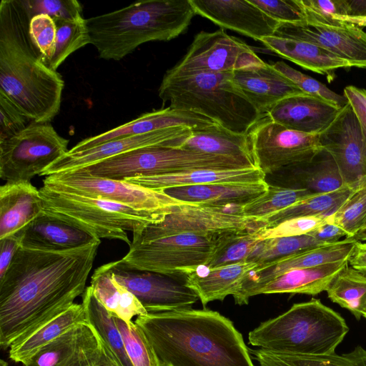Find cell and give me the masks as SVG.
Returning <instances> with one entry per match:
<instances>
[{
  "mask_svg": "<svg viewBox=\"0 0 366 366\" xmlns=\"http://www.w3.org/2000/svg\"><path fill=\"white\" fill-rule=\"evenodd\" d=\"M197 14L222 29H230L256 41L274 36L280 23L250 0H190Z\"/></svg>",
  "mask_w": 366,
  "mask_h": 366,
  "instance_id": "obj_20",
  "label": "cell"
},
{
  "mask_svg": "<svg viewBox=\"0 0 366 366\" xmlns=\"http://www.w3.org/2000/svg\"><path fill=\"white\" fill-rule=\"evenodd\" d=\"M233 81L262 116L280 101L305 94L291 80L264 61L233 71Z\"/></svg>",
  "mask_w": 366,
  "mask_h": 366,
  "instance_id": "obj_24",
  "label": "cell"
},
{
  "mask_svg": "<svg viewBox=\"0 0 366 366\" xmlns=\"http://www.w3.org/2000/svg\"><path fill=\"white\" fill-rule=\"evenodd\" d=\"M196 14L190 0H148L85 20L99 58L119 61L142 44L177 37Z\"/></svg>",
  "mask_w": 366,
  "mask_h": 366,
  "instance_id": "obj_4",
  "label": "cell"
},
{
  "mask_svg": "<svg viewBox=\"0 0 366 366\" xmlns=\"http://www.w3.org/2000/svg\"><path fill=\"white\" fill-rule=\"evenodd\" d=\"M272 65L306 94L325 100L340 108L348 103L344 95L337 94L324 84L296 70L282 61H276Z\"/></svg>",
  "mask_w": 366,
  "mask_h": 366,
  "instance_id": "obj_47",
  "label": "cell"
},
{
  "mask_svg": "<svg viewBox=\"0 0 366 366\" xmlns=\"http://www.w3.org/2000/svg\"><path fill=\"white\" fill-rule=\"evenodd\" d=\"M191 134L192 129L189 127H173L144 134L113 139L77 153L67 152L40 175L47 177L81 169L112 157L143 147L161 146L180 148Z\"/></svg>",
  "mask_w": 366,
  "mask_h": 366,
  "instance_id": "obj_18",
  "label": "cell"
},
{
  "mask_svg": "<svg viewBox=\"0 0 366 366\" xmlns=\"http://www.w3.org/2000/svg\"><path fill=\"white\" fill-rule=\"evenodd\" d=\"M274 36L316 44L352 66L366 69V31L352 24L336 19L328 23L280 24Z\"/></svg>",
  "mask_w": 366,
  "mask_h": 366,
  "instance_id": "obj_16",
  "label": "cell"
},
{
  "mask_svg": "<svg viewBox=\"0 0 366 366\" xmlns=\"http://www.w3.org/2000/svg\"><path fill=\"white\" fill-rule=\"evenodd\" d=\"M309 234L260 240L247 259L259 264L272 262L308 249L325 246Z\"/></svg>",
  "mask_w": 366,
  "mask_h": 366,
  "instance_id": "obj_41",
  "label": "cell"
},
{
  "mask_svg": "<svg viewBox=\"0 0 366 366\" xmlns=\"http://www.w3.org/2000/svg\"><path fill=\"white\" fill-rule=\"evenodd\" d=\"M259 41L269 51L303 69L325 76L329 82L335 76V71L352 66L345 60L316 44L301 40L271 36Z\"/></svg>",
  "mask_w": 366,
  "mask_h": 366,
  "instance_id": "obj_29",
  "label": "cell"
},
{
  "mask_svg": "<svg viewBox=\"0 0 366 366\" xmlns=\"http://www.w3.org/2000/svg\"><path fill=\"white\" fill-rule=\"evenodd\" d=\"M21 247L49 252H64L100 242L91 232L43 211L18 232Z\"/></svg>",
  "mask_w": 366,
  "mask_h": 366,
  "instance_id": "obj_22",
  "label": "cell"
},
{
  "mask_svg": "<svg viewBox=\"0 0 366 366\" xmlns=\"http://www.w3.org/2000/svg\"><path fill=\"white\" fill-rule=\"evenodd\" d=\"M354 238L360 242L366 241V226H365L362 229H360L354 236Z\"/></svg>",
  "mask_w": 366,
  "mask_h": 366,
  "instance_id": "obj_60",
  "label": "cell"
},
{
  "mask_svg": "<svg viewBox=\"0 0 366 366\" xmlns=\"http://www.w3.org/2000/svg\"><path fill=\"white\" fill-rule=\"evenodd\" d=\"M29 31L34 46L46 63L55 49L56 28L54 19L45 14L36 15L30 19Z\"/></svg>",
  "mask_w": 366,
  "mask_h": 366,
  "instance_id": "obj_50",
  "label": "cell"
},
{
  "mask_svg": "<svg viewBox=\"0 0 366 366\" xmlns=\"http://www.w3.org/2000/svg\"><path fill=\"white\" fill-rule=\"evenodd\" d=\"M87 322L82 304L74 303L61 315L48 322L24 341L11 345L9 358L24 364L41 347L78 325Z\"/></svg>",
  "mask_w": 366,
  "mask_h": 366,
  "instance_id": "obj_34",
  "label": "cell"
},
{
  "mask_svg": "<svg viewBox=\"0 0 366 366\" xmlns=\"http://www.w3.org/2000/svg\"><path fill=\"white\" fill-rule=\"evenodd\" d=\"M256 230H240L222 233L206 267H217L247 261L259 241Z\"/></svg>",
  "mask_w": 366,
  "mask_h": 366,
  "instance_id": "obj_43",
  "label": "cell"
},
{
  "mask_svg": "<svg viewBox=\"0 0 366 366\" xmlns=\"http://www.w3.org/2000/svg\"><path fill=\"white\" fill-rule=\"evenodd\" d=\"M60 366H118L107 345L88 322L78 326L75 350Z\"/></svg>",
  "mask_w": 366,
  "mask_h": 366,
  "instance_id": "obj_39",
  "label": "cell"
},
{
  "mask_svg": "<svg viewBox=\"0 0 366 366\" xmlns=\"http://www.w3.org/2000/svg\"><path fill=\"white\" fill-rule=\"evenodd\" d=\"M357 187L344 186L334 192L316 194L272 214L262 222L264 227H272L293 218L332 215L341 207Z\"/></svg>",
  "mask_w": 366,
  "mask_h": 366,
  "instance_id": "obj_37",
  "label": "cell"
},
{
  "mask_svg": "<svg viewBox=\"0 0 366 366\" xmlns=\"http://www.w3.org/2000/svg\"><path fill=\"white\" fill-rule=\"evenodd\" d=\"M258 264L253 262H240L217 267H199L187 271L184 274L185 284L199 297L202 304L222 301L228 295L234 296L242 282Z\"/></svg>",
  "mask_w": 366,
  "mask_h": 366,
  "instance_id": "obj_27",
  "label": "cell"
},
{
  "mask_svg": "<svg viewBox=\"0 0 366 366\" xmlns=\"http://www.w3.org/2000/svg\"><path fill=\"white\" fill-rule=\"evenodd\" d=\"M107 265L116 280L138 299L147 312L191 308L199 300L177 277L137 269L122 259Z\"/></svg>",
  "mask_w": 366,
  "mask_h": 366,
  "instance_id": "obj_15",
  "label": "cell"
},
{
  "mask_svg": "<svg viewBox=\"0 0 366 366\" xmlns=\"http://www.w3.org/2000/svg\"><path fill=\"white\" fill-rule=\"evenodd\" d=\"M90 286L99 302L112 315L127 323L135 316L147 314L138 299L116 280L107 264L95 269Z\"/></svg>",
  "mask_w": 366,
  "mask_h": 366,
  "instance_id": "obj_33",
  "label": "cell"
},
{
  "mask_svg": "<svg viewBox=\"0 0 366 366\" xmlns=\"http://www.w3.org/2000/svg\"><path fill=\"white\" fill-rule=\"evenodd\" d=\"M69 142L50 123L31 122L0 142V177L6 182H30L69 151Z\"/></svg>",
  "mask_w": 366,
  "mask_h": 366,
  "instance_id": "obj_9",
  "label": "cell"
},
{
  "mask_svg": "<svg viewBox=\"0 0 366 366\" xmlns=\"http://www.w3.org/2000/svg\"><path fill=\"white\" fill-rule=\"evenodd\" d=\"M78 326L74 327L41 347L24 366H60L75 350Z\"/></svg>",
  "mask_w": 366,
  "mask_h": 366,
  "instance_id": "obj_46",
  "label": "cell"
},
{
  "mask_svg": "<svg viewBox=\"0 0 366 366\" xmlns=\"http://www.w3.org/2000/svg\"><path fill=\"white\" fill-rule=\"evenodd\" d=\"M265 180L259 168L237 169H202L150 177H136L125 181L147 188L162 190L167 188L214 183H252Z\"/></svg>",
  "mask_w": 366,
  "mask_h": 366,
  "instance_id": "obj_30",
  "label": "cell"
},
{
  "mask_svg": "<svg viewBox=\"0 0 366 366\" xmlns=\"http://www.w3.org/2000/svg\"><path fill=\"white\" fill-rule=\"evenodd\" d=\"M264 181L252 183H214L162 189L171 197L187 204L202 206H244L268 189Z\"/></svg>",
  "mask_w": 366,
  "mask_h": 366,
  "instance_id": "obj_26",
  "label": "cell"
},
{
  "mask_svg": "<svg viewBox=\"0 0 366 366\" xmlns=\"http://www.w3.org/2000/svg\"><path fill=\"white\" fill-rule=\"evenodd\" d=\"M29 122L31 121L0 91V142L21 132Z\"/></svg>",
  "mask_w": 366,
  "mask_h": 366,
  "instance_id": "obj_52",
  "label": "cell"
},
{
  "mask_svg": "<svg viewBox=\"0 0 366 366\" xmlns=\"http://www.w3.org/2000/svg\"><path fill=\"white\" fill-rule=\"evenodd\" d=\"M330 216L293 218L284 221L272 227L259 229L254 234L257 241L274 237L307 234L313 229L328 221Z\"/></svg>",
  "mask_w": 366,
  "mask_h": 366,
  "instance_id": "obj_49",
  "label": "cell"
},
{
  "mask_svg": "<svg viewBox=\"0 0 366 366\" xmlns=\"http://www.w3.org/2000/svg\"><path fill=\"white\" fill-rule=\"evenodd\" d=\"M268 185L262 195L242 207L244 216L262 222L272 214L316 194L306 189Z\"/></svg>",
  "mask_w": 366,
  "mask_h": 366,
  "instance_id": "obj_40",
  "label": "cell"
},
{
  "mask_svg": "<svg viewBox=\"0 0 366 366\" xmlns=\"http://www.w3.org/2000/svg\"><path fill=\"white\" fill-rule=\"evenodd\" d=\"M348 264L366 276V242H356Z\"/></svg>",
  "mask_w": 366,
  "mask_h": 366,
  "instance_id": "obj_57",
  "label": "cell"
},
{
  "mask_svg": "<svg viewBox=\"0 0 366 366\" xmlns=\"http://www.w3.org/2000/svg\"><path fill=\"white\" fill-rule=\"evenodd\" d=\"M100 242L64 252L21 247L0 279V345L18 344L82 295Z\"/></svg>",
  "mask_w": 366,
  "mask_h": 366,
  "instance_id": "obj_1",
  "label": "cell"
},
{
  "mask_svg": "<svg viewBox=\"0 0 366 366\" xmlns=\"http://www.w3.org/2000/svg\"><path fill=\"white\" fill-rule=\"evenodd\" d=\"M0 366H8V364L4 360H0Z\"/></svg>",
  "mask_w": 366,
  "mask_h": 366,
  "instance_id": "obj_61",
  "label": "cell"
},
{
  "mask_svg": "<svg viewBox=\"0 0 366 366\" xmlns=\"http://www.w3.org/2000/svg\"><path fill=\"white\" fill-rule=\"evenodd\" d=\"M269 16L280 24H300L306 21L300 0H250Z\"/></svg>",
  "mask_w": 366,
  "mask_h": 366,
  "instance_id": "obj_51",
  "label": "cell"
},
{
  "mask_svg": "<svg viewBox=\"0 0 366 366\" xmlns=\"http://www.w3.org/2000/svg\"><path fill=\"white\" fill-rule=\"evenodd\" d=\"M81 304L87 322L109 347L118 366H133L113 316L96 298L90 285L82 295Z\"/></svg>",
  "mask_w": 366,
  "mask_h": 366,
  "instance_id": "obj_36",
  "label": "cell"
},
{
  "mask_svg": "<svg viewBox=\"0 0 366 366\" xmlns=\"http://www.w3.org/2000/svg\"><path fill=\"white\" fill-rule=\"evenodd\" d=\"M329 299L349 310L360 320L366 310V276L349 264L327 290Z\"/></svg>",
  "mask_w": 366,
  "mask_h": 366,
  "instance_id": "obj_38",
  "label": "cell"
},
{
  "mask_svg": "<svg viewBox=\"0 0 366 366\" xmlns=\"http://www.w3.org/2000/svg\"><path fill=\"white\" fill-rule=\"evenodd\" d=\"M347 16H366V0H346Z\"/></svg>",
  "mask_w": 366,
  "mask_h": 366,
  "instance_id": "obj_58",
  "label": "cell"
},
{
  "mask_svg": "<svg viewBox=\"0 0 366 366\" xmlns=\"http://www.w3.org/2000/svg\"><path fill=\"white\" fill-rule=\"evenodd\" d=\"M362 317H364L366 319V310H365V312L363 313Z\"/></svg>",
  "mask_w": 366,
  "mask_h": 366,
  "instance_id": "obj_62",
  "label": "cell"
},
{
  "mask_svg": "<svg viewBox=\"0 0 366 366\" xmlns=\"http://www.w3.org/2000/svg\"><path fill=\"white\" fill-rule=\"evenodd\" d=\"M20 248L21 242L17 234L0 239V279L7 272Z\"/></svg>",
  "mask_w": 366,
  "mask_h": 366,
  "instance_id": "obj_56",
  "label": "cell"
},
{
  "mask_svg": "<svg viewBox=\"0 0 366 366\" xmlns=\"http://www.w3.org/2000/svg\"><path fill=\"white\" fill-rule=\"evenodd\" d=\"M257 167L266 175L313 157L322 149L318 134L286 128L262 117L247 133Z\"/></svg>",
  "mask_w": 366,
  "mask_h": 366,
  "instance_id": "obj_14",
  "label": "cell"
},
{
  "mask_svg": "<svg viewBox=\"0 0 366 366\" xmlns=\"http://www.w3.org/2000/svg\"><path fill=\"white\" fill-rule=\"evenodd\" d=\"M306 21L327 23L335 20L334 15L347 16L346 0H300Z\"/></svg>",
  "mask_w": 366,
  "mask_h": 366,
  "instance_id": "obj_53",
  "label": "cell"
},
{
  "mask_svg": "<svg viewBox=\"0 0 366 366\" xmlns=\"http://www.w3.org/2000/svg\"><path fill=\"white\" fill-rule=\"evenodd\" d=\"M269 185L306 189L314 194L336 191L345 185L331 155L322 149L311 159L265 176Z\"/></svg>",
  "mask_w": 366,
  "mask_h": 366,
  "instance_id": "obj_23",
  "label": "cell"
},
{
  "mask_svg": "<svg viewBox=\"0 0 366 366\" xmlns=\"http://www.w3.org/2000/svg\"><path fill=\"white\" fill-rule=\"evenodd\" d=\"M307 234L325 244H332L340 241L342 237H347L345 232L332 219V215L328 221L317 227Z\"/></svg>",
  "mask_w": 366,
  "mask_h": 366,
  "instance_id": "obj_55",
  "label": "cell"
},
{
  "mask_svg": "<svg viewBox=\"0 0 366 366\" xmlns=\"http://www.w3.org/2000/svg\"><path fill=\"white\" fill-rule=\"evenodd\" d=\"M321 147L333 158L345 185L357 187L366 179V157L361 130L350 104L340 108L320 134Z\"/></svg>",
  "mask_w": 366,
  "mask_h": 366,
  "instance_id": "obj_17",
  "label": "cell"
},
{
  "mask_svg": "<svg viewBox=\"0 0 366 366\" xmlns=\"http://www.w3.org/2000/svg\"><path fill=\"white\" fill-rule=\"evenodd\" d=\"M20 0L0 3V91L31 121L49 123L59 112L64 81L44 61L29 36Z\"/></svg>",
  "mask_w": 366,
  "mask_h": 366,
  "instance_id": "obj_3",
  "label": "cell"
},
{
  "mask_svg": "<svg viewBox=\"0 0 366 366\" xmlns=\"http://www.w3.org/2000/svg\"><path fill=\"white\" fill-rule=\"evenodd\" d=\"M264 61L246 43L223 29L197 33L187 54L163 78L172 79L202 72H232Z\"/></svg>",
  "mask_w": 366,
  "mask_h": 366,
  "instance_id": "obj_13",
  "label": "cell"
},
{
  "mask_svg": "<svg viewBox=\"0 0 366 366\" xmlns=\"http://www.w3.org/2000/svg\"><path fill=\"white\" fill-rule=\"evenodd\" d=\"M333 18L344 21L360 28L366 27V16H339L334 15Z\"/></svg>",
  "mask_w": 366,
  "mask_h": 366,
  "instance_id": "obj_59",
  "label": "cell"
},
{
  "mask_svg": "<svg viewBox=\"0 0 366 366\" xmlns=\"http://www.w3.org/2000/svg\"><path fill=\"white\" fill-rule=\"evenodd\" d=\"M158 92L169 107L200 114L239 134H247L264 117L236 86L233 71L163 78Z\"/></svg>",
  "mask_w": 366,
  "mask_h": 366,
  "instance_id": "obj_6",
  "label": "cell"
},
{
  "mask_svg": "<svg viewBox=\"0 0 366 366\" xmlns=\"http://www.w3.org/2000/svg\"><path fill=\"white\" fill-rule=\"evenodd\" d=\"M222 234L174 233L132 240L122 259L137 269L184 277L187 271L208 264Z\"/></svg>",
  "mask_w": 366,
  "mask_h": 366,
  "instance_id": "obj_8",
  "label": "cell"
},
{
  "mask_svg": "<svg viewBox=\"0 0 366 366\" xmlns=\"http://www.w3.org/2000/svg\"><path fill=\"white\" fill-rule=\"evenodd\" d=\"M357 241L354 237H346L332 244L259 264L249 272L239 291L233 296L235 303L239 305L248 304L249 298L257 295L262 287L289 270L349 260Z\"/></svg>",
  "mask_w": 366,
  "mask_h": 366,
  "instance_id": "obj_19",
  "label": "cell"
},
{
  "mask_svg": "<svg viewBox=\"0 0 366 366\" xmlns=\"http://www.w3.org/2000/svg\"><path fill=\"white\" fill-rule=\"evenodd\" d=\"M251 353L259 366H366V350L360 345L342 355H294L262 349L251 350Z\"/></svg>",
  "mask_w": 366,
  "mask_h": 366,
  "instance_id": "obj_35",
  "label": "cell"
},
{
  "mask_svg": "<svg viewBox=\"0 0 366 366\" xmlns=\"http://www.w3.org/2000/svg\"><path fill=\"white\" fill-rule=\"evenodd\" d=\"M208 164L204 153L157 146L129 151L81 169L93 176L125 180L205 169Z\"/></svg>",
  "mask_w": 366,
  "mask_h": 366,
  "instance_id": "obj_11",
  "label": "cell"
},
{
  "mask_svg": "<svg viewBox=\"0 0 366 366\" xmlns=\"http://www.w3.org/2000/svg\"><path fill=\"white\" fill-rule=\"evenodd\" d=\"M43 186L54 190L112 201L152 214L168 213L174 207L187 204L171 197L162 190L147 188L125 180L93 176L84 169L47 176L43 180Z\"/></svg>",
  "mask_w": 366,
  "mask_h": 366,
  "instance_id": "obj_10",
  "label": "cell"
},
{
  "mask_svg": "<svg viewBox=\"0 0 366 366\" xmlns=\"http://www.w3.org/2000/svg\"><path fill=\"white\" fill-rule=\"evenodd\" d=\"M340 109L325 100L305 94L280 101L265 116L290 129L318 134L331 123Z\"/></svg>",
  "mask_w": 366,
  "mask_h": 366,
  "instance_id": "obj_25",
  "label": "cell"
},
{
  "mask_svg": "<svg viewBox=\"0 0 366 366\" xmlns=\"http://www.w3.org/2000/svg\"><path fill=\"white\" fill-rule=\"evenodd\" d=\"M112 316L122 336L126 352L133 366H159L154 350L143 330L134 322L127 323L120 318Z\"/></svg>",
  "mask_w": 366,
  "mask_h": 366,
  "instance_id": "obj_44",
  "label": "cell"
},
{
  "mask_svg": "<svg viewBox=\"0 0 366 366\" xmlns=\"http://www.w3.org/2000/svg\"><path fill=\"white\" fill-rule=\"evenodd\" d=\"M180 148L240 159L257 167L247 134L232 132L219 124L192 129Z\"/></svg>",
  "mask_w": 366,
  "mask_h": 366,
  "instance_id": "obj_32",
  "label": "cell"
},
{
  "mask_svg": "<svg viewBox=\"0 0 366 366\" xmlns=\"http://www.w3.org/2000/svg\"><path fill=\"white\" fill-rule=\"evenodd\" d=\"M242 206H202L184 204L175 206L160 221L150 223L133 233V241H144L174 233L218 234L232 231L257 230L264 227L244 216Z\"/></svg>",
  "mask_w": 366,
  "mask_h": 366,
  "instance_id": "obj_12",
  "label": "cell"
},
{
  "mask_svg": "<svg viewBox=\"0 0 366 366\" xmlns=\"http://www.w3.org/2000/svg\"><path fill=\"white\" fill-rule=\"evenodd\" d=\"M30 19L45 14L53 19L82 17V6L76 0H20Z\"/></svg>",
  "mask_w": 366,
  "mask_h": 366,
  "instance_id": "obj_48",
  "label": "cell"
},
{
  "mask_svg": "<svg viewBox=\"0 0 366 366\" xmlns=\"http://www.w3.org/2000/svg\"><path fill=\"white\" fill-rule=\"evenodd\" d=\"M332 219L345 232L346 237H354L366 226V179L332 214Z\"/></svg>",
  "mask_w": 366,
  "mask_h": 366,
  "instance_id": "obj_45",
  "label": "cell"
},
{
  "mask_svg": "<svg viewBox=\"0 0 366 366\" xmlns=\"http://www.w3.org/2000/svg\"><path fill=\"white\" fill-rule=\"evenodd\" d=\"M344 96L352 107L358 122L366 157V89L355 86H347L344 89Z\"/></svg>",
  "mask_w": 366,
  "mask_h": 366,
  "instance_id": "obj_54",
  "label": "cell"
},
{
  "mask_svg": "<svg viewBox=\"0 0 366 366\" xmlns=\"http://www.w3.org/2000/svg\"><path fill=\"white\" fill-rule=\"evenodd\" d=\"M349 331L344 318L318 299L294 304L248 335L250 345L274 352L330 355Z\"/></svg>",
  "mask_w": 366,
  "mask_h": 366,
  "instance_id": "obj_5",
  "label": "cell"
},
{
  "mask_svg": "<svg viewBox=\"0 0 366 366\" xmlns=\"http://www.w3.org/2000/svg\"><path fill=\"white\" fill-rule=\"evenodd\" d=\"M44 210L82 228L99 239H118L131 244L126 231L138 232L164 214L141 212L112 201L81 196L42 186L39 189ZM169 213V212H168Z\"/></svg>",
  "mask_w": 366,
  "mask_h": 366,
  "instance_id": "obj_7",
  "label": "cell"
},
{
  "mask_svg": "<svg viewBox=\"0 0 366 366\" xmlns=\"http://www.w3.org/2000/svg\"><path fill=\"white\" fill-rule=\"evenodd\" d=\"M347 266L348 260L317 267L289 270L271 280L257 292L290 293L317 295L327 291L335 277Z\"/></svg>",
  "mask_w": 366,
  "mask_h": 366,
  "instance_id": "obj_31",
  "label": "cell"
},
{
  "mask_svg": "<svg viewBox=\"0 0 366 366\" xmlns=\"http://www.w3.org/2000/svg\"><path fill=\"white\" fill-rule=\"evenodd\" d=\"M214 124L216 122L200 114L168 107L142 114L127 123L84 139L69 149L68 152L77 153L113 139L144 134L173 127H187L194 129Z\"/></svg>",
  "mask_w": 366,
  "mask_h": 366,
  "instance_id": "obj_21",
  "label": "cell"
},
{
  "mask_svg": "<svg viewBox=\"0 0 366 366\" xmlns=\"http://www.w3.org/2000/svg\"><path fill=\"white\" fill-rule=\"evenodd\" d=\"M44 211L39 189L30 182L0 187V239L15 234Z\"/></svg>",
  "mask_w": 366,
  "mask_h": 366,
  "instance_id": "obj_28",
  "label": "cell"
},
{
  "mask_svg": "<svg viewBox=\"0 0 366 366\" xmlns=\"http://www.w3.org/2000/svg\"><path fill=\"white\" fill-rule=\"evenodd\" d=\"M159 366H254L242 334L216 311L185 308L138 316Z\"/></svg>",
  "mask_w": 366,
  "mask_h": 366,
  "instance_id": "obj_2",
  "label": "cell"
},
{
  "mask_svg": "<svg viewBox=\"0 0 366 366\" xmlns=\"http://www.w3.org/2000/svg\"><path fill=\"white\" fill-rule=\"evenodd\" d=\"M56 28L54 52L46 61V65L56 71L65 59L76 50L90 44V37L86 20L82 17L75 19H54Z\"/></svg>",
  "mask_w": 366,
  "mask_h": 366,
  "instance_id": "obj_42",
  "label": "cell"
}]
</instances>
